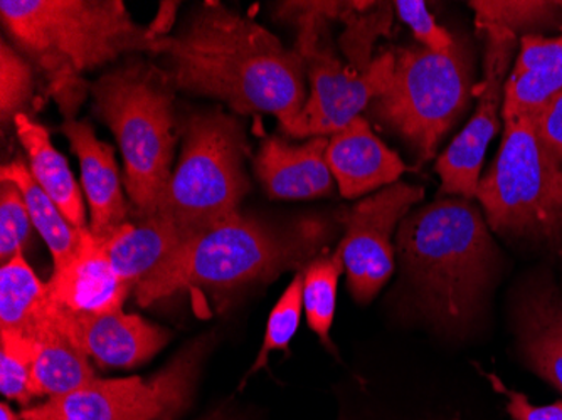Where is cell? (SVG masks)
<instances>
[{"mask_svg": "<svg viewBox=\"0 0 562 420\" xmlns=\"http://www.w3.org/2000/svg\"><path fill=\"white\" fill-rule=\"evenodd\" d=\"M393 4L390 2H361L346 19L347 31L340 37V46L356 71H366L372 65V44L379 36L390 34L393 22Z\"/></svg>", "mask_w": 562, "mask_h": 420, "instance_id": "cell-26", "label": "cell"}, {"mask_svg": "<svg viewBox=\"0 0 562 420\" xmlns=\"http://www.w3.org/2000/svg\"><path fill=\"white\" fill-rule=\"evenodd\" d=\"M487 36L485 78L480 84L479 103L469 125L460 132L437 162L441 179L440 194L476 197L483 157L498 132V115L504 106L505 76L516 49V33L502 27L483 30Z\"/></svg>", "mask_w": 562, "mask_h": 420, "instance_id": "cell-12", "label": "cell"}, {"mask_svg": "<svg viewBox=\"0 0 562 420\" xmlns=\"http://www.w3.org/2000/svg\"><path fill=\"white\" fill-rule=\"evenodd\" d=\"M327 239L328 229L321 220L277 226L238 214L177 248L156 273L135 287V298L140 306H150L188 290L270 283L286 271H302Z\"/></svg>", "mask_w": 562, "mask_h": 420, "instance_id": "cell-4", "label": "cell"}, {"mask_svg": "<svg viewBox=\"0 0 562 420\" xmlns=\"http://www.w3.org/2000/svg\"><path fill=\"white\" fill-rule=\"evenodd\" d=\"M487 377L491 378L495 390L504 394L505 399H507L505 409H507L508 416L513 417L514 420H562V400L549 404V406H533L527 399L526 394L504 387L502 382L494 377V375H487Z\"/></svg>", "mask_w": 562, "mask_h": 420, "instance_id": "cell-33", "label": "cell"}, {"mask_svg": "<svg viewBox=\"0 0 562 420\" xmlns=\"http://www.w3.org/2000/svg\"><path fill=\"white\" fill-rule=\"evenodd\" d=\"M0 15L44 76L65 120H76L90 93L85 72L120 56L166 53L167 37H151L122 0H2Z\"/></svg>", "mask_w": 562, "mask_h": 420, "instance_id": "cell-2", "label": "cell"}, {"mask_svg": "<svg viewBox=\"0 0 562 420\" xmlns=\"http://www.w3.org/2000/svg\"><path fill=\"white\" fill-rule=\"evenodd\" d=\"M328 30H299L295 49L305 61L311 94L285 134L293 138L336 135L371 106L393 80L396 55L384 50L366 71L344 65L325 39Z\"/></svg>", "mask_w": 562, "mask_h": 420, "instance_id": "cell-9", "label": "cell"}, {"mask_svg": "<svg viewBox=\"0 0 562 420\" xmlns=\"http://www.w3.org/2000/svg\"><path fill=\"white\" fill-rule=\"evenodd\" d=\"M98 241L113 271L135 292V287L156 273L188 239L173 224L150 217L140 224H123Z\"/></svg>", "mask_w": 562, "mask_h": 420, "instance_id": "cell-20", "label": "cell"}, {"mask_svg": "<svg viewBox=\"0 0 562 420\" xmlns=\"http://www.w3.org/2000/svg\"><path fill=\"white\" fill-rule=\"evenodd\" d=\"M472 90V59L463 44L443 55L404 47L396 53L390 87L372 101L369 112L429 160L467 109Z\"/></svg>", "mask_w": 562, "mask_h": 420, "instance_id": "cell-8", "label": "cell"}, {"mask_svg": "<svg viewBox=\"0 0 562 420\" xmlns=\"http://www.w3.org/2000/svg\"><path fill=\"white\" fill-rule=\"evenodd\" d=\"M199 359L201 343H195L154 377L94 378L33 410L46 420H172L191 399Z\"/></svg>", "mask_w": 562, "mask_h": 420, "instance_id": "cell-10", "label": "cell"}, {"mask_svg": "<svg viewBox=\"0 0 562 420\" xmlns=\"http://www.w3.org/2000/svg\"><path fill=\"white\" fill-rule=\"evenodd\" d=\"M423 197L425 189L419 185L396 182L344 211L346 234L337 248L342 252L347 287L357 303L372 302L393 276L394 232Z\"/></svg>", "mask_w": 562, "mask_h": 420, "instance_id": "cell-11", "label": "cell"}, {"mask_svg": "<svg viewBox=\"0 0 562 420\" xmlns=\"http://www.w3.org/2000/svg\"><path fill=\"white\" fill-rule=\"evenodd\" d=\"M562 91V34L526 36L520 55L505 81L502 116L533 115Z\"/></svg>", "mask_w": 562, "mask_h": 420, "instance_id": "cell-19", "label": "cell"}, {"mask_svg": "<svg viewBox=\"0 0 562 420\" xmlns=\"http://www.w3.org/2000/svg\"><path fill=\"white\" fill-rule=\"evenodd\" d=\"M47 292L50 302L66 311L97 315L122 309L134 287L120 280L97 236L88 227L81 230L76 254L65 266L55 270L47 283Z\"/></svg>", "mask_w": 562, "mask_h": 420, "instance_id": "cell-16", "label": "cell"}, {"mask_svg": "<svg viewBox=\"0 0 562 420\" xmlns=\"http://www.w3.org/2000/svg\"><path fill=\"white\" fill-rule=\"evenodd\" d=\"M49 321L103 368H135L159 353L170 338L166 328L123 309L88 315L50 302Z\"/></svg>", "mask_w": 562, "mask_h": 420, "instance_id": "cell-13", "label": "cell"}, {"mask_svg": "<svg viewBox=\"0 0 562 420\" xmlns=\"http://www.w3.org/2000/svg\"><path fill=\"white\" fill-rule=\"evenodd\" d=\"M47 283L37 277L24 254L0 270V331L33 338L49 323Z\"/></svg>", "mask_w": 562, "mask_h": 420, "instance_id": "cell-23", "label": "cell"}, {"mask_svg": "<svg viewBox=\"0 0 562 420\" xmlns=\"http://www.w3.org/2000/svg\"><path fill=\"white\" fill-rule=\"evenodd\" d=\"M22 420H46L44 417H41L40 413L34 412L33 409L25 410L24 413H22Z\"/></svg>", "mask_w": 562, "mask_h": 420, "instance_id": "cell-37", "label": "cell"}, {"mask_svg": "<svg viewBox=\"0 0 562 420\" xmlns=\"http://www.w3.org/2000/svg\"><path fill=\"white\" fill-rule=\"evenodd\" d=\"M305 270V268H303ZM303 270L296 271L283 295L271 309L267 321L263 343L257 360L251 365L249 375L257 374L268 366V360L273 352H289L290 341L295 337L300 327L303 311Z\"/></svg>", "mask_w": 562, "mask_h": 420, "instance_id": "cell-27", "label": "cell"}, {"mask_svg": "<svg viewBox=\"0 0 562 420\" xmlns=\"http://www.w3.org/2000/svg\"><path fill=\"white\" fill-rule=\"evenodd\" d=\"M328 169L347 198L390 188L406 172V163L374 134L364 116L328 138Z\"/></svg>", "mask_w": 562, "mask_h": 420, "instance_id": "cell-15", "label": "cell"}, {"mask_svg": "<svg viewBox=\"0 0 562 420\" xmlns=\"http://www.w3.org/2000/svg\"><path fill=\"white\" fill-rule=\"evenodd\" d=\"M0 420H22V417H19L8 404H2L0 406Z\"/></svg>", "mask_w": 562, "mask_h": 420, "instance_id": "cell-36", "label": "cell"}, {"mask_svg": "<svg viewBox=\"0 0 562 420\" xmlns=\"http://www.w3.org/2000/svg\"><path fill=\"white\" fill-rule=\"evenodd\" d=\"M443 420H460V419H457V417H454V419H443Z\"/></svg>", "mask_w": 562, "mask_h": 420, "instance_id": "cell-39", "label": "cell"}, {"mask_svg": "<svg viewBox=\"0 0 562 420\" xmlns=\"http://www.w3.org/2000/svg\"><path fill=\"white\" fill-rule=\"evenodd\" d=\"M344 270L342 252L337 248L334 254L317 256L303 270V309L308 328L318 340L334 352L330 330L336 318L337 290Z\"/></svg>", "mask_w": 562, "mask_h": 420, "instance_id": "cell-25", "label": "cell"}, {"mask_svg": "<svg viewBox=\"0 0 562 420\" xmlns=\"http://www.w3.org/2000/svg\"><path fill=\"white\" fill-rule=\"evenodd\" d=\"M394 246L423 317L448 330L479 317L498 271V252L472 201L438 198L407 214Z\"/></svg>", "mask_w": 562, "mask_h": 420, "instance_id": "cell-3", "label": "cell"}, {"mask_svg": "<svg viewBox=\"0 0 562 420\" xmlns=\"http://www.w3.org/2000/svg\"><path fill=\"white\" fill-rule=\"evenodd\" d=\"M327 147V137L308 138L300 145L265 138L255 157V173L268 197L305 201L330 195L336 179L325 160Z\"/></svg>", "mask_w": 562, "mask_h": 420, "instance_id": "cell-17", "label": "cell"}, {"mask_svg": "<svg viewBox=\"0 0 562 420\" xmlns=\"http://www.w3.org/2000/svg\"><path fill=\"white\" fill-rule=\"evenodd\" d=\"M394 9L397 11L401 21L409 25L418 43L426 49L443 55L453 49L457 39L443 30L438 22L429 14L428 8L422 0H396Z\"/></svg>", "mask_w": 562, "mask_h": 420, "instance_id": "cell-32", "label": "cell"}, {"mask_svg": "<svg viewBox=\"0 0 562 420\" xmlns=\"http://www.w3.org/2000/svg\"><path fill=\"white\" fill-rule=\"evenodd\" d=\"M33 378L37 397L59 399L93 382L90 356L47 323L34 334Z\"/></svg>", "mask_w": 562, "mask_h": 420, "instance_id": "cell-22", "label": "cell"}, {"mask_svg": "<svg viewBox=\"0 0 562 420\" xmlns=\"http://www.w3.org/2000/svg\"><path fill=\"white\" fill-rule=\"evenodd\" d=\"M15 129L22 147L30 155V170L37 185L49 195L76 229H88L83 195L65 157L50 144L49 134L30 116H15Z\"/></svg>", "mask_w": 562, "mask_h": 420, "instance_id": "cell-21", "label": "cell"}, {"mask_svg": "<svg viewBox=\"0 0 562 420\" xmlns=\"http://www.w3.org/2000/svg\"><path fill=\"white\" fill-rule=\"evenodd\" d=\"M533 123L542 144L562 162V91L533 113Z\"/></svg>", "mask_w": 562, "mask_h": 420, "instance_id": "cell-34", "label": "cell"}, {"mask_svg": "<svg viewBox=\"0 0 562 420\" xmlns=\"http://www.w3.org/2000/svg\"><path fill=\"white\" fill-rule=\"evenodd\" d=\"M176 90L216 98L239 115L277 116L286 132L305 106V61L252 19L207 2L166 41Z\"/></svg>", "mask_w": 562, "mask_h": 420, "instance_id": "cell-1", "label": "cell"}, {"mask_svg": "<svg viewBox=\"0 0 562 420\" xmlns=\"http://www.w3.org/2000/svg\"><path fill=\"white\" fill-rule=\"evenodd\" d=\"M514 331L527 368L562 394V295L551 280H533L520 290Z\"/></svg>", "mask_w": 562, "mask_h": 420, "instance_id": "cell-14", "label": "cell"}, {"mask_svg": "<svg viewBox=\"0 0 562 420\" xmlns=\"http://www.w3.org/2000/svg\"><path fill=\"white\" fill-rule=\"evenodd\" d=\"M33 363L34 338L0 331V391L5 399L21 406L36 399Z\"/></svg>", "mask_w": 562, "mask_h": 420, "instance_id": "cell-28", "label": "cell"}, {"mask_svg": "<svg viewBox=\"0 0 562 420\" xmlns=\"http://www.w3.org/2000/svg\"><path fill=\"white\" fill-rule=\"evenodd\" d=\"M0 180L18 185L25 205H27V211H30L34 229L49 248L53 261H55V270L65 266L66 262L80 248L81 230L83 229H76L69 224L55 201L37 185L36 180L31 175V170L24 166L22 160H14V162L2 167Z\"/></svg>", "mask_w": 562, "mask_h": 420, "instance_id": "cell-24", "label": "cell"}, {"mask_svg": "<svg viewBox=\"0 0 562 420\" xmlns=\"http://www.w3.org/2000/svg\"><path fill=\"white\" fill-rule=\"evenodd\" d=\"M470 8L475 11L479 30L502 27L513 31L527 25L551 21L562 9V2H502V0H472Z\"/></svg>", "mask_w": 562, "mask_h": 420, "instance_id": "cell-29", "label": "cell"}, {"mask_svg": "<svg viewBox=\"0 0 562 420\" xmlns=\"http://www.w3.org/2000/svg\"><path fill=\"white\" fill-rule=\"evenodd\" d=\"M206 420H220V419H216V417H211V419H206Z\"/></svg>", "mask_w": 562, "mask_h": 420, "instance_id": "cell-38", "label": "cell"}, {"mask_svg": "<svg viewBox=\"0 0 562 420\" xmlns=\"http://www.w3.org/2000/svg\"><path fill=\"white\" fill-rule=\"evenodd\" d=\"M173 90L169 72L140 58H126L90 88L94 113L119 140L126 192L142 220L156 216L172 177Z\"/></svg>", "mask_w": 562, "mask_h": 420, "instance_id": "cell-5", "label": "cell"}, {"mask_svg": "<svg viewBox=\"0 0 562 420\" xmlns=\"http://www.w3.org/2000/svg\"><path fill=\"white\" fill-rule=\"evenodd\" d=\"M33 65L25 61L5 41L0 44V116L2 125L21 115L33 97Z\"/></svg>", "mask_w": 562, "mask_h": 420, "instance_id": "cell-30", "label": "cell"}, {"mask_svg": "<svg viewBox=\"0 0 562 420\" xmlns=\"http://www.w3.org/2000/svg\"><path fill=\"white\" fill-rule=\"evenodd\" d=\"M179 5H181L179 2H169V0H162V2H160L156 19L151 21L150 25H147L148 33H150L151 37H156V39L169 37Z\"/></svg>", "mask_w": 562, "mask_h": 420, "instance_id": "cell-35", "label": "cell"}, {"mask_svg": "<svg viewBox=\"0 0 562 420\" xmlns=\"http://www.w3.org/2000/svg\"><path fill=\"white\" fill-rule=\"evenodd\" d=\"M33 220L18 185L0 180V261L24 254L33 234Z\"/></svg>", "mask_w": 562, "mask_h": 420, "instance_id": "cell-31", "label": "cell"}, {"mask_svg": "<svg viewBox=\"0 0 562 420\" xmlns=\"http://www.w3.org/2000/svg\"><path fill=\"white\" fill-rule=\"evenodd\" d=\"M504 123L501 150L476 198L495 232L551 241L562 232V162L542 144L533 115Z\"/></svg>", "mask_w": 562, "mask_h": 420, "instance_id": "cell-7", "label": "cell"}, {"mask_svg": "<svg viewBox=\"0 0 562 420\" xmlns=\"http://www.w3.org/2000/svg\"><path fill=\"white\" fill-rule=\"evenodd\" d=\"M246 141L241 125L223 112L195 113L182 128L181 160L154 217L167 220L186 239L241 214L248 194Z\"/></svg>", "mask_w": 562, "mask_h": 420, "instance_id": "cell-6", "label": "cell"}, {"mask_svg": "<svg viewBox=\"0 0 562 420\" xmlns=\"http://www.w3.org/2000/svg\"><path fill=\"white\" fill-rule=\"evenodd\" d=\"M63 134L81 166V182L91 208V232L105 238L131 223V208L123 197L122 180L112 145L98 140L93 126L85 120H65Z\"/></svg>", "mask_w": 562, "mask_h": 420, "instance_id": "cell-18", "label": "cell"}]
</instances>
